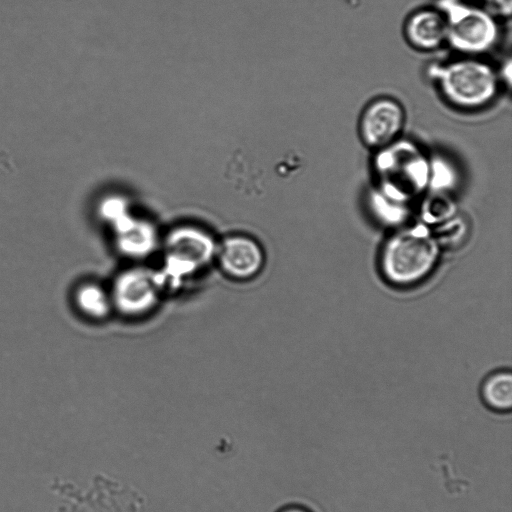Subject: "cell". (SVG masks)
Returning a JSON list of instances; mask_svg holds the SVG:
<instances>
[{"label":"cell","instance_id":"1","mask_svg":"<svg viewBox=\"0 0 512 512\" xmlns=\"http://www.w3.org/2000/svg\"><path fill=\"white\" fill-rule=\"evenodd\" d=\"M373 167L377 189L393 200L407 203L428 189L430 158L410 139L398 138L376 150Z\"/></svg>","mask_w":512,"mask_h":512},{"label":"cell","instance_id":"12","mask_svg":"<svg viewBox=\"0 0 512 512\" xmlns=\"http://www.w3.org/2000/svg\"><path fill=\"white\" fill-rule=\"evenodd\" d=\"M482 394L486 403L498 410H507L512 405V375L498 372L483 384Z\"/></svg>","mask_w":512,"mask_h":512},{"label":"cell","instance_id":"15","mask_svg":"<svg viewBox=\"0 0 512 512\" xmlns=\"http://www.w3.org/2000/svg\"><path fill=\"white\" fill-rule=\"evenodd\" d=\"M370 204L373 211L387 223H399L408 214L406 203L385 196L377 188L370 193Z\"/></svg>","mask_w":512,"mask_h":512},{"label":"cell","instance_id":"4","mask_svg":"<svg viewBox=\"0 0 512 512\" xmlns=\"http://www.w3.org/2000/svg\"><path fill=\"white\" fill-rule=\"evenodd\" d=\"M442 7L447 20V42L455 50L480 54L496 44L499 28L487 10L451 1L444 2Z\"/></svg>","mask_w":512,"mask_h":512},{"label":"cell","instance_id":"9","mask_svg":"<svg viewBox=\"0 0 512 512\" xmlns=\"http://www.w3.org/2000/svg\"><path fill=\"white\" fill-rule=\"evenodd\" d=\"M219 258L224 271L235 278L253 276L263 262L258 244L243 236L226 239L221 246Z\"/></svg>","mask_w":512,"mask_h":512},{"label":"cell","instance_id":"18","mask_svg":"<svg viewBox=\"0 0 512 512\" xmlns=\"http://www.w3.org/2000/svg\"><path fill=\"white\" fill-rule=\"evenodd\" d=\"M500 76H502V78L504 79V81L506 82V84L508 86L511 85V80H512V64H511V59H507L506 62L504 63V65H503V67L501 69Z\"/></svg>","mask_w":512,"mask_h":512},{"label":"cell","instance_id":"10","mask_svg":"<svg viewBox=\"0 0 512 512\" xmlns=\"http://www.w3.org/2000/svg\"><path fill=\"white\" fill-rule=\"evenodd\" d=\"M119 250L131 257H143L150 254L157 243L154 227L144 220L128 215L113 226Z\"/></svg>","mask_w":512,"mask_h":512},{"label":"cell","instance_id":"5","mask_svg":"<svg viewBox=\"0 0 512 512\" xmlns=\"http://www.w3.org/2000/svg\"><path fill=\"white\" fill-rule=\"evenodd\" d=\"M165 248V266L161 274H156V279L159 285L167 281L172 287L209 263L215 253V244L208 234L186 226L169 233Z\"/></svg>","mask_w":512,"mask_h":512},{"label":"cell","instance_id":"13","mask_svg":"<svg viewBox=\"0 0 512 512\" xmlns=\"http://www.w3.org/2000/svg\"><path fill=\"white\" fill-rule=\"evenodd\" d=\"M456 211L453 200L445 192H433L422 204V218L427 223L440 224L450 220Z\"/></svg>","mask_w":512,"mask_h":512},{"label":"cell","instance_id":"14","mask_svg":"<svg viewBox=\"0 0 512 512\" xmlns=\"http://www.w3.org/2000/svg\"><path fill=\"white\" fill-rule=\"evenodd\" d=\"M458 182L455 166L442 156L430 158L428 188L433 192H445L454 188Z\"/></svg>","mask_w":512,"mask_h":512},{"label":"cell","instance_id":"11","mask_svg":"<svg viewBox=\"0 0 512 512\" xmlns=\"http://www.w3.org/2000/svg\"><path fill=\"white\" fill-rule=\"evenodd\" d=\"M73 302L77 310L89 318L100 319L110 310V299L105 291L93 283H85L76 288Z\"/></svg>","mask_w":512,"mask_h":512},{"label":"cell","instance_id":"2","mask_svg":"<svg viewBox=\"0 0 512 512\" xmlns=\"http://www.w3.org/2000/svg\"><path fill=\"white\" fill-rule=\"evenodd\" d=\"M439 257L436 239L423 225L395 233L385 244L380 266L385 279L399 286L415 284L430 274Z\"/></svg>","mask_w":512,"mask_h":512},{"label":"cell","instance_id":"19","mask_svg":"<svg viewBox=\"0 0 512 512\" xmlns=\"http://www.w3.org/2000/svg\"><path fill=\"white\" fill-rule=\"evenodd\" d=\"M282 512H307V511L302 510L300 508H289V509L283 510Z\"/></svg>","mask_w":512,"mask_h":512},{"label":"cell","instance_id":"8","mask_svg":"<svg viewBox=\"0 0 512 512\" xmlns=\"http://www.w3.org/2000/svg\"><path fill=\"white\" fill-rule=\"evenodd\" d=\"M408 42L423 51H432L447 42V20L443 11L425 8L414 12L404 28Z\"/></svg>","mask_w":512,"mask_h":512},{"label":"cell","instance_id":"16","mask_svg":"<svg viewBox=\"0 0 512 512\" xmlns=\"http://www.w3.org/2000/svg\"><path fill=\"white\" fill-rule=\"evenodd\" d=\"M99 215L113 227L130 214L126 200L118 196H112L101 202Z\"/></svg>","mask_w":512,"mask_h":512},{"label":"cell","instance_id":"6","mask_svg":"<svg viewBox=\"0 0 512 512\" xmlns=\"http://www.w3.org/2000/svg\"><path fill=\"white\" fill-rule=\"evenodd\" d=\"M405 124L402 105L390 97L372 101L359 121V135L369 148L378 150L399 138Z\"/></svg>","mask_w":512,"mask_h":512},{"label":"cell","instance_id":"7","mask_svg":"<svg viewBox=\"0 0 512 512\" xmlns=\"http://www.w3.org/2000/svg\"><path fill=\"white\" fill-rule=\"evenodd\" d=\"M158 285L156 275L141 269L125 271L115 280L112 295L114 304L125 314L145 313L156 302Z\"/></svg>","mask_w":512,"mask_h":512},{"label":"cell","instance_id":"17","mask_svg":"<svg viewBox=\"0 0 512 512\" xmlns=\"http://www.w3.org/2000/svg\"><path fill=\"white\" fill-rule=\"evenodd\" d=\"M487 4V10L490 14L501 17H509L511 15V0H484Z\"/></svg>","mask_w":512,"mask_h":512},{"label":"cell","instance_id":"3","mask_svg":"<svg viewBox=\"0 0 512 512\" xmlns=\"http://www.w3.org/2000/svg\"><path fill=\"white\" fill-rule=\"evenodd\" d=\"M430 77L443 97L462 109H478L490 103L498 92L499 77L487 62L474 58L432 65Z\"/></svg>","mask_w":512,"mask_h":512}]
</instances>
